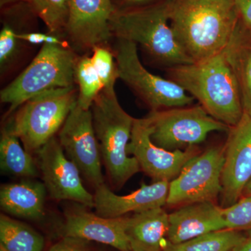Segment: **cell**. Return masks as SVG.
<instances>
[{
    "mask_svg": "<svg viewBox=\"0 0 251 251\" xmlns=\"http://www.w3.org/2000/svg\"><path fill=\"white\" fill-rule=\"evenodd\" d=\"M47 190L44 183L26 180L1 186L0 206L9 215L39 221L45 216Z\"/></svg>",
    "mask_w": 251,
    "mask_h": 251,
    "instance_id": "obj_19",
    "label": "cell"
},
{
    "mask_svg": "<svg viewBox=\"0 0 251 251\" xmlns=\"http://www.w3.org/2000/svg\"><path fill=\"white\" fill-rule=\"evenodd\" d=\"M169 229V214L163 207L135 213L128 217L126 233L131 251H163Z\"/></svg>",
    "mask_w": 251,
    "mask_h": 251,
    "instance_id": "obj_18",
    "label": "cell"
},
{
    "mask_svg": "<svg viewBox=\"0 0 251 251\" xmlns=\"http://www.w3.org/2000/svg\"><path fill=\"white\" fill-rule=\"evenodd\" d=\"M112 0H69L65 34L74 50L92 51L108 46L112 38L110 21L115 10Z\"/></svg>",
    "mask_w": 251,
    "mask_h": 251,
    "instance_id": "obj_13",
    "label": "cell"
},
{
    "mask_svg": "<svg viewBox=\"0 0 251 251\" xmlns=\"http://www.w3.org/2000/svg\"><path fill=\"white\" fill-rule=\"evenodd\" d=\"M117 40L113 53L119 78L148 105L151 111L193 105L194 98L176 82L147 70L140 61L136 44L125 39Z\"/></svg>",
    "mask_w": 251,
    "mask_h": 251,
    "instance_id": "obj_7",
    "label": "cell"
},
{
    "mask_svg": "<svg viewBox=\"0 0 251 251\" xmlns=\"http://www.w3.org/2000/svg\"><path fill=\"white\" fill-rule=\"evenodd\" d=\"M0 245L5 251H43L44 239L27 225L1 214Z\"/></svg>",
    "mask_w": 251,
    "mask_h": 251,
    "instance_id": "obj_22",
    "label": "cell"
},
{
    "mask_svg": "<svg viewBox=\"0 0 251 251\" xmlns=\"http://www.w3.org/2000/svg\"><path fill=\"white\" fill-rule=\"evenodd\" d=\"M227 229L234 230L251 229V195L241 198L237 202L222 208Z\"/></svg>",
    "mask_w": 251,
    "mask_h": 251,
    "instance_id": "obj_27",
    "label": "cell"
},
{
    "mask_svg": "<svg viewBox=\"0 0 251 251\" xmlns=\"http://www.w3.org/2000/svg\"><path fill=\"white\" fill-rule=\"evenodd\" d=\"M123 2L126 4L129 5V6H136L138 4H141L143 3L148 2L151 0H122Z\"/></svg>",
    "mask_w": 251,
    "mask_h": 251,
    "instance_id": "obj_34",
    "label": "cell"
},
{
    "mask_svg": "<svg viewBox=\"0 0 251 251\" xmlns=\"http://www.w3.org/2000/svg\"><path fill=\"white\" fill-rule=\"evenodd\" d=\"M224 148L213 147L189 160L179 175L170 182L167 204L184 206L214 202L222 191L221 175Z\"/></svg>",
    "mask_w": 251,
    "mask_h": 251,
    "instance_id": "obj_9",
    "label": "cell"
},
{
    "mask_svg": "<svg viewBox=\"0 0 251 251\" xmlns=\"http://www.w3.org/2000/svg\"><path fill=\"white\" fill-rule=\"evenodd\" d=\"M0 167L3 173L14 176L34 177L39 174L30 153L7 126L1 130L0 138Z\"/></svg>",
    "mask_w": 251,
    "mask_h": 251,
    "instance_id": "obj_21",
    "label": "cell"
},
{
    "mask_svg": "<svg viewBox=\"0 0 251 251\" xmlns=\"http://www.w3.org/2000/svg\"><path fill=\"white\" fill-rule=\"evenodd\" d=\"M239 22L234 0H171L172 29L193 62L223 52Z\"/></svg>",
    "mask_w": 251,
    "mask_h": 251,
    "instance_id": "obj_1",
    "label": "cell"
},
{
    "mask_svg": "<svg viewBox=\"0 0 251 251\" xmlns=\"http://www.w3.org/2000/svg\"><path fill=\"white\" fill-rule=\"evenodd\" d=\"M243 195L244 196H251V179L248 184L247 186H246L245 188H244V193H243Z\"/></svg>",
    "mask_w": 251,
    "mask_h": 251,
    "instance_id": "obj_35",
    "label": "cell"
},
{
    "mask_svg": "<svg viewBox=\"0 0 251 251\" xmlns=\"http://www.w3.org/2000/svg\"><path fill=\"white\" fill-rule=\"evenodd\" d=\"M91 111L107 174L114 188H121L141 171L135 157L127 153L135 118L119 103L115 86L104 87Z\"/></svg>",
    "mask_w": 251,
    "mask_h": 251,
    "instance_id": "obj_4",
    "label": "cell"
},
{
    "mask_svg": "<svg viewBox=\"0 0 251 251\" xmlns=\"http://www.w3.org/2000/svg\"><path fill=\"white\" fill-rule=\"evenodd\" d=\"M234 251H251V229H249V234L245 240L236 248Z\"/></svg>",
    "mask_w": 251,
    "mask_h": 251,
    "instance_id": "obj_32",
    "label": "cell"
},
{
    "mask_svg": "<svg viewBox=\"0 0 251 251\" xmlns=\"http://www.w3.org/2000/svg\"><path fill=\"white\" fill-rule=\"evenodd\" d=\"M127 153L135 157L140 167L153 182L175 179L186 163L197 155L195 146L185 151H169L157 146L151 138V133L145 118L135 119Z\"/></svg>",
    "mask_w": 251,
    "mask_h": 251,
    "instance_id": "obj_12",
    "label": "cell"
},
{
    "mask_svg": "<svg viewBox=\"0 0 251 251\" xmlns=\"http://www.w3.org/2000/svg\"><path fill=\"white\" fill-rule=\"evenodd\" d=\"M18 33L9 25H4L0 31V66L1 71L14 58L18 49Z\"/></svg>",
    "mask_w": 251,
    "mask_h": 251,
    "instance_id": "obj_28",
    "label": "cell"
},
{
    "mask_svg": "<svg viewBox=\"0 0 251 251\" xmlns=\"http://www.w3.org/2000/svg\"><path fill=\"white\" fill-rule=\"evenodd\" d=\"M153 143L175 151L202 143L212 132H228L229 127L213 118L201 105L151 111L144 117Z\"/></svg>",
    "mask_w": 251,
    "mask_h": 251,
    "instance_id": "obj_8",
    "label": "cell"
},
{
    "mask_svg": "<svg viewBox=\"0 0 251 251\" xmlns=\"http://www.w3.org/2000/svg\"><path fill=\"white\" fill-rule=\"evenodd\" d=\"M89 241L80 238L64 236L54 244L49 251H90Z\"/></svg>",
    "mask_w": 251,
    "mask_h": 251,
    "instance_id": "obj_30",
    "label": "cell"
},
{
    "mask_svg": "<svg viewBox=\"0 0 251 251\" xmlns=\"http://www.w3.org/2000/svg\"><path fill=\"white\" fill-rule=\"evenodd\" d=\"M227 229L222 207L214 202L193 203L181 206L169 214L168 241L180 244L204 235Z\"/></svg>",
    "mask_w": 251,
    "mask_h": 251,
    "instance_id": "obj_17",
    "label": "cell"
},
{
    "mask_svg": "<svg viewBox=\"0 0 251 251\" xmlns=\"http://www.w3.org/2000/svg\"><path fill=\"white\" fill-rule=\"evenodd\" d=\"M241 23L251 31V0H234Z\"/></svg>",
    "mask_w": 251,
    "mask_h": 251,
    "instance_id": "obj_31",
    "label": "cell"
},
{
    "mask_svg": "<svg viewBox=\"0 0 251 251\" xmlns=\"http://www.w3.org/2000/svg\"><path fill=\"white\" fill-rule=\"evenodd\" d=\"M171 0L127 9L115 8L110 21L112 37L139 44L157 62L168 67L193 63L175 38L171 23Z\"/></svg>",
    "mask_w": 251,
    "mask_h": 251,
    "instance_id": "obj_3",
    "label": "cell"
},
{
    "mask_svg": "<svg viewBox=\"0 0 251 251\" xmlns=\"http://www.w3.org/2000/svg\"><path fill=\"white\" fill-rule=\"evenodd\" d=\"M32 0H0V6L1 7H4L7 5L14 4L17 2H26L31 4Z\"/></svg>",
    "mask_w": 251,
    "mask_h": 251,
    "instance_id": "obj_33",
    "label": "cell"
},
{
    "mask_svg": "<svg viewBox=\"0 0 251 251\" xmlns=\"http://www.w3.org/2000/svg\"><path fill=\"white\" fill-rule=\"evenodd\" d=\"M167 72L168 79L198 100L213 118L229 128L242 120V94L225 50L204 60L168 68Z\"/></svg>",
    "mask_w": 251,
    "mask_h": 251,
    "instance_id": "obj_2",
    "label": "cell"
},
{
    "mask_svg": "<svg viewBox=\"0 0 251 251\" xmlns=\"http://www.w3.org/2000/svg\"><path fill=\"white\" fill-rule=\"evenodd\" d=\"M58 140L68 158L92 186L103 184L101 155L91 109L84 110L75 103L59 130Z\"/></svg>",
    "mask_w": 251,
    "mask_h": 251,
    "instance_id": "obj_10",
    "label": "cell"
},
{
    "mask_svg": "<svg viewBox=\"0 0 251 251\" xmlns=\"http://www.w3.org/2000/svg\"><path fill=\"white\" fill-rule=\"evenodd\" d=\"M247 235L240 231L224 229L190 239L180 244L168 242L163 251H232Z\"/></svg>",
    "mask_w": 251,
    "mask_h": 251,
    "instance_id": "obj_23",
    "label": "cell"
},
{
    "mask_svg": "<svg viewBox=\"0 0 251 251\" xmlns=\"http://www.w3.org/2000/svg\"><path fill=\"white\" fill-rule=\"evenodd\" d=\"M77 56L71 46L45 44L32 62L0 92L1 103L15 111L38 94L73 87Z\"/></svg>",
    "mask_w": 251,
    "mask_h": 251,
    "instance_id": "obj_5",
    "label": "cell"
},
{
    "mask_svg": "<svg viewBox=\"0 0 251 251\" xmlns=\"http://www.w3.org/2000/svg\"><path fill=\"white\" fill-rule=\"evenodd\" d=\"M225 52L237 77L244 113L251 116V31L241 21Z\"/></svg>",
    "mask_w": 251,
    "mask_h": 251,
    "instance_id": "obj_20",
    "label": "cell"
},
{
    "mask_svg": "<svg viewBox=\"0 0 251 251\" xmlns=\"http://www.w3.org/2000/svg\"><path fill=\"white\" fill-rule=\"evenodd\" d=\"M92 64L104 87L115 86L119 78L118 69L115 55L108 46H98L92 50Z\"/></svg>",
    "mask_w": 251,
    "mask_h": 251,
    "instance_id": "obj_26",
    "label": "cell"
},
{
    "mask_svg": "<svg viewBox=\"0 0 251 251\" xmlns=\"http://www.w3.org/2000/svg\"><path fill=\"white\" fill-rule=\"evenodd\" d=\"M39 167L46 190L52 199L69 201L94 208L93 195L86 189L80 172L68 158L56 137L37 151Z\"/></svg>",
    "mask_w": 251,
    "mask_h": 251,
    "instance_id": "obj_11",
    "label": "cell"
},
{
    "mask_svg": "<svg viewBox=\"0 0 251 251\" xmlns=\"http://www.w3.org/2000/svg\"><path fill=\"white\" fill-rule=\"evenodd\" d=\"M0 251H5L4 249H1V248H0Z\"/></svg>",
    "mask_w": 251,
    "mask_h": 251,
    "instance_id": "obj_36",
    "label": "cell"
},
{
    "mask_svg": "<svg viewBox=\"0 0 251 251\" xmlns=\"http://www.w3.org/2000/svg\"><path fill=\"white\" fill-rule=\"evenodd\" d=\"M169 186L167 181L143 184L134 192L119 196L103 183L95 188L94 208L96 214L101 217L119 218L130 212L163 207L167 204Z\"/></svg>",
    "mask_w": 251,
    "mask_h": 251,
    "instance_id": "obj_15",
    "label": "cell"
},
{
    "mask_svg": "<svg viewBox=\"0 0 251 251\" xmlns=\"http://www.w3.org/2000/svg\"><path fill=\"white\" fill-rule=\"evenodd\" d=\"M77 94L74 86L38 94L20 107L7 127L28 152H37L61 129Z\"/></svg>",
    "mask_w": 251,
    "mask_h": 251,
    "instance_id": "obj_6",
    "label": "cell"
},
{
    "mask_svg": "<svg viewBox=\"0 0 251 251\" xmlns=\"http://www.w3.org/2000/svg\"><path fill=\"white\" fill-rule=\"evenodd\" d=\"M221 175V207L237 202L251 179V116L244 113L237 125L230 127L224 147Z\"/></svg>",
    "mask_w": 251,
    "mask_h": 251,
    "instance_id": "obj_14",
    "label": "cell"
},
{
    "mask_svg": "<svg viewBox=\"0 0 251 251\" xmlns=\"http://www.w3.org/2000/svg\"><path fill=\"white\" fill-rule=\"evenodd\" d=\"M64 236L106 244L120 251H131L126 233L128 217L104 218L81 208L64 213Z\"/></svg>",
    "mask_w": 251,
    "mask_h": 251,
    "instance_id": "obj_16",
    "label": "cell"
},
{
    "mask_svg": "<svg viewBox=\"0 0 251 251\" xmlns=\"http://www.w3.org/2000/svg\"><path fill=\"white\" fill-rule=\"evenodd\" d=\"M31 6L44 21L50 34L65 33L69 16V0H32Z\"/></svg>",
    "mask_w": 251,
    "mask_h": 251,
    "instance_id": "obj_25",
    "label": "cell"
},
{
    "mask_svg": "<svg viewBox=\"0 0 251 251\" xmlns=\"http://www.w3.org/2000/svg\"><path fill=\"white\" fill-rule=\"evenodd\" d=\"M75 82L78 86L77 104L84 110H90L95 99L104 88L92 59L89 56H77L74 70Z\"/></svg>",
    "mask_w": 251,
    "mask_h": 251,
    "instance_id": "obj_24",
    "label": "cell"
},
{
    "mask_svg": "<svg viewBox=\"0 0 251 251\" xmlns=\"http://www.w3.org/2000/svg\"><path fill=\"white\" fill-rule=\"evenodd\" d=\"M17 36L20 41H24L34 45H45V44H57V45L68 46L67 41L61 39V36L52 34H44V33L30 32L18 33Z\"/></svg>",
    "mask_w": 251,
    "mask_h": 251,
    "instance_id": "obj_29",
    "label": "cell"
},
{
    "mask_svg": "<svg viewBox=\"0 0 251 251\" xmlns=\"http://www.w3.org/2000/svg\"></svg>",
    "mask_w": 251,
    "mask_h": 251,
    "instance_id": "obj_37",
    "label": "cell"
}]
</instances>
